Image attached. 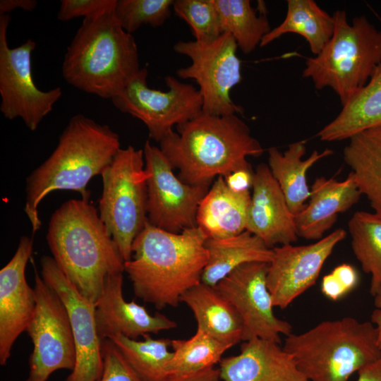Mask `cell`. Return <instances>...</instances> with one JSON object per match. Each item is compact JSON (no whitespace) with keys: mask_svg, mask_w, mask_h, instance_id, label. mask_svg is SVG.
Returning <instances> with one entry per match:
<instances>
[{"mask_svg":"<svg viewBox=\"0 0 381 381\" xmlns=\"http://www.w3.org/2000/svg\"><path fill=\"white\" fill-rule=\"evenodd\" d=\"M207 236L198 226L172 233L146 222L124 262L135 295L157 309L176 307L201 282L207 262Z\"/></svg>","mask_w":381,"mask_h":381,"instance_id":"cell-1","label":"cell"},{"mask_svg":"<svg viewBox=\"0 0 381 381\" xmlns=\"http://www.w3.org/2000/svg\"><path fill=\"white\" fill-rule=\"evenodd\" d=\"M160 142L159 148L179 177L193 186H208L214 178L251 169L247 157H259L264 149L236 114L200 112L177 126Z\"/></svg>","mask_w":381,"mask_h":381,"instance_id":"cell-2","label":"cell"},{"mask_svg":"<svg viewBox=\"0 0 381 381\" xmlns=\"http://www.w3.org/2000/svg\"><path fill=\"white\" fill-rule=\"evenodd\" d=\"M46 238L59 269L95 304L108 275L124 271L118 247L89 200L61 204L51 216Z\"/></svg>","mask_w":381,"mask_h":381,"instance_id":"cell-3","label":"cell"},{"mask_svg":"<svg viewBox=\"0 0 381 381\" xmlns=\"http://www.w3.org/2000/svg\"><path fill=\"white\" fill-rule=\"evenodd\" d=\"M121 149L119 135L83 114L73 116L49 157L28 176L24 211L34 234L41 226L38 207L56 190H73L89 200L87 186Z\"/></svg>","mask_w":381,"mask_h":381,"instance_id":"cell-4","label":"cell"},{"mask_svg":"<svg viewBox=\"0 0 381 381\" xmlns=\"http://www.w3.org/2000/svg\"><path fill=\"white\" fill-rule=\"evenodd\" d=\"M114 9L83 19L62 64L69 85L110 99L140 70L135 38L121 28Z\"/></svg>","mask_w":381,"mask_h":381,"instance_id":"cell-5","label":"cell"},{"mask_svg":"<svg viewBox=\"0 0 381 381\" xmlns=\"http://www.w3.org/2000/svg\"><path fill=\"white\" fill-rule=\"evenodd\" d=\"M283 348L309 381H349L353 373L381 356L370 321L352 317L325 320L286 336Z\"/></svg>","mask_w":381,"mask_h":381,"instance_id":"cell-6","label":"cell"},{"mask_svg":"<svg viewBox=\"0 0 381 381\" xmlns=\"http://www.w3.org/2000/svg\"><path fill=\"white\" fill-rule=\"evenodd\" d=\"M332 16L333 35L319 54L307 59L303 76L316 89L332 88L344 106L381 64V30L364 16L353 18L351 24L343 10Z\"/></svg>","mask_w":381,"mask_h":381,"instance_id":"cell-7","label":"cell"},{"mask_svg":"<svg viewBox=\"0 0 381 381\" xmlns=\"http://www.w3.org/2000/svg\"><path fill=\"white\" fill-rule=\"evenodd\" d=\"M101 176L99 214L126 262L131 259L133 243L147 222L143 150L121 148Z\"/></svg>","mask_w":381,"mask_h":381,"instance_id":"cell-8","label":"cell"},{"mask_svg":"<svg viewBox=\"0 0 381 381\" xmlns=\"http://www.w3.org/2000/svg\"><path fill=\"white\" fill-rule=\"evenodd\" d=\"M238 48L234 37L226 32L208 42L179 41L174 44L176 52L191 60L190 66L179 68L176 74L196 81L202 98V111L217 116L243 112L230 95L242 80Z\"/></svg>","mask_w":381,"mask_h":381,"instance_id":"cell-9","label":"cell"},{"mask_svg":"<svg viewBox=\"0 0 381 381\" xmlns=\"http://www.w3.org/2000/svg\"><path fill=\"white\" fill-rule=\"evenodd\" d=\"M147 70H140L124 88L111 100L119 111L140 120L147 127L150 137L160 142L181 125L202 111V98L198 89L174 76L165 78L167 91L147 86Z\"/></svg>","mask_w":381,"mask_h":381,"instance_id":"cell-10","label":"cell"},{"mask_svg":"<svg viewBox=\"0 0 381 381\" xmlns=\"http://www.w3.org/2000/svg\"><path fill=\"white\" fill-rule=\"evenodd\" d=\"M36 306L25 332L33 344L25 381H47L58 370L72 371L75 348L68 313L57 293L35 268Z\"/></svg>","mask_w":381,"mask_h":381,"instance_id":"cell-11","label":"cell"},{"mask_svg":"<svg viewBox=\"0 0 381 381\" xmlns=\"http://www.w3.org/2000/svg\"><path fill=\"white\" fill-rule=\"evenodd\" d=\"M11 18L0 15V111L9 120L20 118L27 128L34 131L61 98L60 87L40 90L32 73V53L36 43L27 40L21 45L10 48L7 30Z\"/></svg>","mask_w":381,"mask_h":381,"instance_id":"cell-12","label":"cell"},{"mask_svg":"<svg viewBox=\"0 0 381 381\" xmlns=\"http://www.w3.org/2000/svg\"><path fill=\"white\" fill-rule=\"evenodd\" d=\"M143 153L148 174L147 221L154 226L172 233L197 226L199 205L208 186L183 182L159 147L147 140Z\"/></svg>","mask_w":381,"mask_h":381,"instance_id":"cell-13","label":"cell"},{"mask_svg":"<svg viewBox=\"0 0 381 381\" xmlns=\"http://www.w3.org/2000/svg\"><path fill=\"white\" fill-rule=\"evenodd\" d=\"M269 263L241 265L215 286L235 308L243 323L242 341L260 338L281 343V335L292 333L291 325L274 313L267 285Z\"/></svg>","mask_w":381,"mask_h":381,"instance_id":"cell-14","label":"cell"},{"mask_svg":"<svg viewBox=\"0 0 381 381\" xmlns=\"http://www.w3.org/2000/svg\"><path fill=\"white\" fill-rule=\"evenodd\" d=\"M41 277L66 306L73 329L75 364L65 381H99L103 371L102 340L95 321V304L82 296L52 257L40 259Z\"/></svg>","mask_w":381,"mask_h":381,"instance_id":"cell-15","label":"cell"},{"mask_svg":"<svg viewBox=\"0 0 381 381\" xmlns=\"http://www.w3.org/2000/svg\"><path fill=\"white\" fill-rule=\"evenodd\" d=\"M346 236V231L339 228L308 245L274 247L267 273L274 306L285 309L314 285L324 263Z\"/></svg>","mask_w":381,"mask_h":381,"instance_id":"cell-16","label":"cell"},{"mask_svg":"<svg viewBox=\"0 0 381 381\" xmlns=\"http://www.w3.org/2000/svg\"><path fill=\"white\" fill-rule=\"evenodd\" d=\"M33 239L21 236L10 261L0 270V364L8 361L18 337L25 332L33 315L36 298L25 277Z\"/></svg>","mask_w":381,"mask_h":381,"instance_id":"cell-17","label":"cell"},{"mask_svg":"<svg viewBox=\"0 0 381 381\" xmlns=\"http://www.w3.org/2000/svg\"><path fill=\"white\" fill-rule=\"evenodd\" d=\"M123 273L107 277L95 303L97 333L102 341L116 334L132 339L176 327L177 324L163 314H150L143 306L128 302L123 294Z\"/></svg>","mask_w":381,"mask_h":381,"instance_id":"cell-18","label":"cell"},{"mask_svg":"<svg viewBox=\"0 0 381 381\" xmlns=\"http://www.w3.org/2000/svg\"><path fill=\"white\" fill-rule=\"evenodd\" d=\"M252 189L246 231L271 248L295 243L298 236L294 215L267 164L256 167Z\"/></svg>","mask_w":381,"mask_h":381,"instance_id":"cell-19","label":"cell"},{"mask_svg":"<svg viewBox=\"0 0 381 381\" xmlns=\"http://www.w3.org/2000/svg\"><path fill=\"white\" fill-rule=\"evenodd\" d=\"M222 381H309L279 343L254 338L219 362Z\"/></svg>","mask_w":381,"mask_h":381,"instance_id":"cell-20","label":"cell"},{"mask_svg":"<svg viewBox=\"0 0 381 381\" xmlns=\"http://www.w3.org/2000/svg\"><path fill=\"white\" fill-rule=\"evenodd\" d=\"M361 195L351 172L344 181L316 178L310 188L309 202L294 216L298 237L321 239L334 224L338 214L349 210Z\"/></svg>","mask_w":381,"mask_h":381,"instance_id":"cell-21","label":"cell"},{"mask_svg":"<svg viewBox=\"0 0 381 381\" xmlns=\"http://www.w3.org/2000/svg\"><path fill=\"white\" fill-rule=\"evenodd\" d=\"M249 190L235 191L218 176L202 199L196 223L207 238H224L246 231Z\"/></svg>","mask_w":381,"mask_h":381,"instance_id":"cell-22","label":"cell"},{"mask_svg":"<svg viewBox=\"0 0 381 381\" xmlns=\"http://www.w3.org/2000/svg\"><path fill=\"white\" fill-rule=\"evenodd\" d=\"M181 302L193 312L197 329L232 346L242 341L241 317L215 286L200 282L188 289Z\"/></svg>","mask_w":381,"mask_h":381,"instance_id":"cell-23","label":"cell"},{"mask_svg":"<svg viewBox=\"0 0 381 381\" xmlns=\"http://www.w3.org/2000/svg\"><path fill=\"white\" fill-rule=\"evenodd\" d=\"M306 140L291 143L283 153L276 147H270L267 151L268 167L294 216L304 209L310 195L306 181L308 170L320 159L333 154L328 148L320 153L314 150L303 159L306 152Z\"/></svg>","mask_w":381,"mask_h":381,"instance_id":"cell-24","label":"cell"},{"mask_svg":"<svg viewBox=\"0 0 381 381\" xmlns=\"http://www.w3.org/2000/svg\"><path fill=\"white\" fill-rule=\"evenodd\" d=\"M380 126L381 64L367 84L343 106L338 115L316 136L322 141H340Z\"/></svg>","mask_w":381,"mask_h":381,"instance_id":"cell-25","label":"cell"},{"mask_svg":"<svg viewBox=\"0 0 381 381\" xmlns=\"http://www.w3.org/2000/svg\"><path fill=\"white\" fill-rule=\"evenodd\" d=\"M205 246L208 259L201 282L212 286L243 264L269 263L273 256V249L248 231L224 238H207Z\"/></svg>","mask_w":381,"mask_h":381,"instance_id":"cell-26","label":"cell"},{"mask_svg":"<svg viewBox=\"0 0 381 381\" xmlns=\"http://www.w3.org/2000/svg\"><path fill=\"white\" fill-rule=\"evenodd\" d=\"M343 152L358 189L381 216V126L350 138Z\"/></svg>","mask_w":381,"mask_h":381,"instance_id":"cell-27","label":"cell"},{"mask_svg":"<svg viewBox=\"0 0 381 381\" xmlns=\"http://www.w3.org/2000/svg\"><path fill=\"white\" fill-rule=\"evenodd\" d=\"M334 28L333 16L313 0H288L283 22L262 40L265 47L286 33L300 35L308 42L311 52L319 54L332 37Z\"/></svg>","mask_w":381,"mask_h":381,"instance_id":"cell-28","label":"cell"},{"mask_svg":"<svg viewBox=\"0 0 381 381\" xmlns=\"http://www.w3.org/2000/svg\"><path fill=\"white\" fill-rule=\"evenodd\" d=\"M223 33H229L245 54L251 53L271 30L264 7L260 14L248 0H212Z\"/></svg>","mask_w":381,"mask_h":381,"instance_id":"cell-29","label":"cell"},{"mask_svg":"<svg viewBox=\"0 0 381 381\" xmlns=\"http://www.w3.org/2000/svg\"><path fill=\"white\" fill-rule=\"evenodd\" d=\"M143 337V340L138 341L116 334L109 339L143 381H167L173 356L169 351L171 339H154L150 334Z\"/></svg>","mask_w":381,"mask_h":381,"instance_id":"cell-30","label":"cell"},{"mask_svg":"<svg viewBox=\"0 0 381 381\" xmlns=\"http://www.w3.org/2000/svg\"><path fill=\"white\" fill-rule=\"evenodd\" d=\"M351 248L363 270L370 275V293L381 291V216L358 211L348 222Z\"/></svg>","mask_w":381,"mask_h":381,"instance_id":"cell-31","label":"cell"},{"mask_svg":"<svg viewBox=\"0 0 381 381\" xmlns=\"http://www.w3.org/2000/svg\"><path fill=\"white\" fill-rule=\"evenodd\" d=\"M232 346L198 329L188 339H171V375L191 373L214 367L222 359V355Z\"/></svg>","mask_w":381,"mask_h":381,"instance_id":"cell-32","label":"cell"},{"mask_svg":"<svg viewBox=\"0 0 381 381\" xmlns=\"http://www.w3.org/2000/svg\"><path fill=\"white\" fill-rule=\"evenodd\" d=\"M174 0H116L114 14L128 33L143 25H162L170 16Z\"/></svg>","mask_w":381,"mask_h":381,"instance_id":"cell-33","label":"cell"},{"mask_svg":"<svg viewBox=\"0 0 381 381\" xmlns=\"http://www.w3.org/2000/svg\"><path fill=\"white\" fill-rule=\"evenodd\" d=\"M172 8L175 14L190 26L195 40L208 42L223 33L212 0H175Z\"/></svg>","mask_w":381,"mask_h":381,"instance_id":"cell-34","label":"cell"},{"mask_svg":"<svg viewBox=\"0 0 381 381\" xmlns=\"http://www.w3.org/2000/svg\"><path fill=\"white\" fill-rule=\"evenodd\" d=\"M103 371L99 381H143L109 339L102 341Z\"/></svg>","mask_w":381,"mask_h":381,"instance_id":"cell-35","label":"cell"},{"mask_svg":"<svg viewBox=\"0 0 381 381\" xmlns=\"http://www.w3.org/2000/svg\"><path fill=\"white\" fill-rule=\"evenodd\" d=\"M358 282V275L353 267L341 264L323 277L321 291L327 298L337 301L351 291Z\"/></svg>","mask_w":381,"mask_h":381,"instance_id":"cell-36","label":"cell"},{"mask_svg":"<svg viewBox=\"0 0 381 381\" xmlns=\"http://www.w3.org/2000/svg\"><path fill=\"white\" fill-rule=\"evenodd\" d=\"M60 2L57 18L68 21L78 17L84 19L113 10L116 0H61Z\"/></svg>","mask_w":381,"mask_h":381,"instance_id":"cell-37","label":"cell"},{"mask_svg":"<svg viewBox=\"0 0 381 381\" xmlns=\"http://www.w3.org/2000/svg\"><path fill=\"white\" fill-rule=\"evenodd\" d=\"M254 171L242 169L235 171L224 178L227 186L235 191L249 190L252 188Z\"/></svg>","mask_w":381,"mask_h":381,"instance_id":"cell-38","label":"cell"},{"mask_svg":"<svg viewBox=\"0 0 381 381\" xmlns=\"http://www.w3.org/2000/svg\"><path fill=\"white\" fill-rule=\"evenodd\" d=\"M167 381H222L219 369L208 368L198 372L171 375Z\"/></svg>","mask_w":381,"mask_h":381,"instance_id":"cell-39","label":"cell"},{"mask_svg":"<svg viewBox=\"0 0 381 381\" xmlns=\"http://www.w3.org/2000/svg\"><path fill=\"white\" fill-rule=\"evenodd\" d=\"M37 5L35 0H1L0 15L8 14L9 12L16 8L23 11H33Z\"/></svg>","mask_w":381,"mask_h":381,"instance_id":"cell-40","label":"cell"},{"mask_svg":"<svg viewBox=\"0 0 381 381\" xmlns=\"http://www.w3.org/2000/svg\"><path fill=\"white\" fill-rule=\"evenodd\" d=\"M357 381H381V356L358 372Z\"/></svg>","mask_w":381,"mask_h":381,"instance_id":"cell-41","label":"cell"},{"mask_svg":"<svg viewBox=\"0 0 381 381\" xmlns=\"http://www.w3.org/2000/svg\"><path fill=\"white\" fill-rule=\"evenodd\" d=\"M374 297V305L376 308L371 314L370 322L375 325L377 332V343L381 350V291Z\"/></svg>","mask_w":381,"mask_h":381,"instance_id":"cell-42","label":"cell"}]
</instances>
